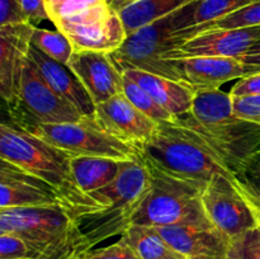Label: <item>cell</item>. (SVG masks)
<instances>
[{
  "label": "cell",
  "instance_id": "obj_5",
  "mask_svg": "<svg viewBox=\"0 0 260 259\" xmlns=\"http://www.w3.org/2000/svg\"><path fill=\"white\" fill-rule=\"evenodd\" d=\"M0 159L48 183L57 192L61 205L75 212L85 196L76 185L70 167V157L45 140L29 134L14 123L0 124Z\"/></svg>",
  "mask_w": 260,
  "mask_h": 259
},
{
  "label": "cell",
  "instance_id": "obj_29",
  "mask_svg": "<svg viewBox=\"0 0 260 259\" xmlns=\"http://www.w3.org/2000/svg\"><path fill=\"white\" fill-rule=\"evenodd\" d=\"M0 259H43L27 241L13 233L0 234Z\"/></svg>",
  "mask_w": 260,
  "mask_h": 259
},
{
  "label": "cell",
  "instance_id": "obj_16",
  "mask_svg": "<svg viewBox=\"0 0 260 259\" xmlns=\"http://www.w3.org/2000/svg\"><path fill=\"white\" fill-rule=\"evenodd\" d=\"M62 206L48 183L0 159V210Z\"/></svg>",
  "mask_w": 260,
  "mask_h": 259
},
{
  "label": "cell",
  "instance_id": "obj_12",
  "mask_svg": "<svg viewBox=\"0 0 260 259\" xmlns=\"http://www.w3.org/2000/svg\"><path fill=\"white\" fill-rule=\"evenodd\" d=\"M260 41V25L211 28L198 32L174 50L165 53L167 61L192 57L240 58Z\"/></svg>",
  "mask_w": 260,
  "mask_h": 259
},
{
  "label": "cell",
  "instance_id": "obj_3",
  "mask_svg": "<svg viewBox=\"0 0 260 259\" xmlns=\"http://www.w3.org/2000/svg\"><path fill=\"white\" fill-rule=\"evenodd\" d=\"M140 155L147 164L188 182L207 184L216 174L239 180L208 142L174 119L157 123Z\"/></svg>",
  "mask_w": 260,
  "mask_h": 259
},
{
  "label": "cell",
  "instance_id": "obj_19",
  "mask_svg": "<svg viewBox=\"0 0 260 259\" xmlns=\"http://www.w3.org/2000/svg\"><path fill=\"white\" fill-rule=\"evenodd\" d=\"M28 57L35 63L46 83L58 95L73 104L80 113H83L84 117H89L94 113L95 104L93 103L83 84L68 65L57 62L37 47L32 46V43H30Z\"/></svg>",
  "mask_w": 260,
  "mask_h": 259
},
{
  "label": "cell",
  "instance_id": "obj_11",
  "mask_svg": "<svg viewBox=\"0 0 260 259\" xmlns=\"http://www.w3.org/2000/svg\"><path fill=\"white\" fill-rule=\"evenodd\" d=\"M55 27L69 38L74 51L112 53L127 38L119 14L108 4L60 20Z\"/></svg>",
  "mask_w": 260,
  "mask_h": 259
},
{
  "label": "cell",
  "instance_id": "obj_39",
  "mask_svg": "<svg viewBox=\"0 0 260 259\" xmlns=\"http://www.w3.org/2000/svg\"><path fill=\"white\" fill-rule=\"evenodd\" d=\"M135 2H137V0H107L109 7H111L112 9L116 10L117 13H118L119 10L123 9V8H126L127 5L132 4V3Z\"/></svg>",
  "mask_w": 260,
  "mask_h": 259
},
{
  "label": "cell",
  "instance_id": "obj_31",
  "mask_svg": "<svg viewBox=\"0 0 260 259\" xmlns=\"http://www.w3.org/2000/svg\"><path fill=\"white\" fill-rule=\"evenodd\" d=\"M79 259H140L139 255L132 250L131 246L119 239L114 244L99 249H91L86 251Z\"/></svg>",
  "mask_w": 260,
  "mask_h": 259
},
{
  "label": "cell",
  "instance_id": "obj_2",
  "mask_svg": "<svg viewBox=\"0 0 260 259\" xmlns=\"http://www.w3.org/2000/svg\"><path fill=\"white\" fill-rule=\"evenodd\" d=\"M174 121L208 142L238 178L260 150V127L235 113L230 91L196 94L190 112Z\"/></svg>",
  "mask_w": 260,
  "mask_h": 259
},
{
  "label": "cell",
  "instance_id": "obj_24",
  "mask_svg": "<svg viewBox=\"0 0 260 259\" xmlns=\"http://www.w3.org/2000/svg\"><path fill=\"white\" fill-rule=\"evenodd\" d=\"M123 95L136 107L139 111H141L145 116L151 118L156 123L161 122H169L174 119V116L169 111L164 108L161 104L157 103L144 88L139 85L136 81L129 79L123 74Z\"/></svg>",
  "mask_w": 260,
  "mask_h": 259
},
{
  "label": "cell",
  "instance_id": "obj_28",
  "mask_svg": "<svg viewBox=\"0 0 260 259\" xmlns=\"http://www.w3.org/2000/svg\"><path fill=\"white\" fill-rule=\"evenodd\" d=\"M202 25V30L211 28H238L260 25V0L212 23H206Z\"/></svg>",
  "mask_w": 260,
  "mask_h": 259
},
{
  "label": "cell",
  "instance_id": "obj_23",
  "mask_svg": "<svg viewBox=\"0 0 260 259\" xmlns=\"http://www.w3.org/2000/svg\"><path fill=\"white\" fill-rule=\"evenodd\" d=\"M121 238L140 259H185L167 243L154 226L132 223Z\"/></svg>",
  "mask_w": 260,
  "mask_h": 259
},
{
  "label": "cell",
  "instance_id": "obj_30",
  "mask_svg": "<svg viewBox=\"0 0 260 259\" xmlns=\"http://www.w3.org/2000/svg\"><path fill=\"white\" fill-rule=\"evenodd\" d=\"M228 259H260V226L233 240Z\"/></svg>",
  "mask_w": 260,
  "mask_h": 259
},
{
  "label": "cell",
  "instance_id": "obj_33",
  "mask_svg": "<svg viewBox=\"0 0 260 259\" xmlns=\"http://www.w3.org/2000/svg\"><path fill=\"white\" fill-rule=\"evenodd\" d=\"M239 180L245 189L260 197V150L239 174Z\"/></svg>",
  "mask_w": 260,
  "mask_h": 259
},
{
  "label": "cell",
  "instance_id": "obj_7",
  "mask_svg": "<svg viewBox=\"0 0 260 259\" xmlns=\"http://www.w3.org/2000/svg\"><path fill=\"white\" fill-rule=\"evenodd\" d=\"M151 177V190L135 216L136 225H212L203 212L201 193L206 184L172 177L145 163Z\"/></svg>",
  "mask_w": 260,
  "mask_h": 259
},
{
  "label": "cell",
  "instance_id": "obj_6",
  "mask_svg": "<svg viewBox=\"0 0 260 259\" xmlns=\"http://www.w3.org/2000/svg\"><path fill=\"white\" fill-rule=\"evenodd\" d=\"M24 239L43 259H79L89 251L62 206L0 210V234Z\"/></svg>",
  "mask_w": 260,
  "mask_h": 259
},
{
  "label": "cell",
  "instance_id": "obj_37",
  "mask_svg": "<svg viewBox=\"0 0 260 259\" xmlns=\"http://www.w3.org/2000/svg\"><path fill=\"white\" fill-rule=\"evenodd\" d=\"M241 61L248 68L249 75L260 73V41L251 47V50L241 57Z\"/></svg>",
  "mask_w": 260,
  "mask_h": 259
},
{
  "label": "cell",
  "instance_id": "obj_32",
  "mask_svg": "<svg viewBox=\"0 0 260 259\" xmlns=\"http://www.w3.org/2000/svg\"><path fill=\"white\" fill-rule=\"evenodd\" d=\"M234 111L241 118L260 127V95L233 98Z\"/></svg>",
  "mask_w": 260,
  "mask_h": 259
},
{
  "label": "cell",
  "instance_id": "obj_14",
  "mask_svg": "<svg viewBox=\"0 0 260 259\" xmlns=\"http://www.w3.org/2000/svg\"><path fill=\"white\" fill-rule=\"evenodd\" d=\"M35 28L28 22L0 27V94L8 108L18 103Z\"/></svg>",
  "mask_w": 260,
  "mask_h": 259
},
{
  "label": "cell",
  "instance_id": "obj_10",
  "mask_svg": "<svg viewBox=\"0 0 260 259\" xmlns=\"http://www.w3.org/2000/svg\"><path fill=\"white\" fill-rule=\"evenodd\" d=\"M201 202L208 221L231 240L259 226L240 180L216 174L203 188Z\"/></svg>",
  "mask_w": 260,
  "mask_h": 259
},
{
  "label": "cell",
  "instance_id": "obj_21",
  "mask_svg": "<svg viewBox=\"0 0 260 259\" xmlns=\"http://www.w3.org/2000/svg\"><path fill=\"white\" fill-rule=\"evenodd\" d=\"M124 163L111 157L80 156L70 159V167L79 189L89 195L111 184L118 177Z\"/></svg>",
  "mask_w": 260,
  "mask_h": 259
},
{
  "label": "cell",
  "instance_id": "obj_20",
  "mask_svg": "<svg viewBox=\"0 0 260 259\" xmlns=\"http://www.w3.org/2000/svg\"><path fill=\"white\" fill-rule=\"evenodd\" d=\"M123 74L144 88L157 103L169 111L174 118L192 109L194 91L180 81L141 70H124Z\"/></svg>",
  "mask_w": 260,
  "mask_h": 259
},
{
  "label": "cell",
  "instance_id": "obj_8",
  "mask_svg": "<svg viewBox=\"0 0 260 259\" xmlns=\"http://www.w3.org/2000/svg\"><path fill=\"white\" fill-rule=\"evenodd\" d=\"M20 128L56 146L70 159L80 156L111 157L121 161L141 159L136 147L104 132L91 116L75 123H33Z\"/></svg>",
  "mask_w": 260,
  "mask_h": 259
},
{
  "label": "cell",
  "instance_id": "obj_15",
  "mask_svg": "<svg viewBox=\"0 0 260 259\" xmlns=\"http://www.w3.org/2000/svg\"><path fill=\"white\" fill-rule=\"evenodd\" d=\"M68 66L83 84L95 106L123 90V73L112 60L111 53L74 51Z\"/></svg>",
  "mask_w": 260,
  "mask_h": 259
},
{
  "label": "cell",
  "instance_id": "obj_25",
  "mask_svg": "<svg viewBox=\"0 0 260 259\" xmlns=\"http://www.w3.org/2000/svg\"><path fill=\"white\" fill-rule=\"evenodd\" d=\"M32 46L37 47L51 58L56 60L57 62L68 65L74 48L71 46L69 38L60 30H48L45 28L36 27L33 30Z\"/></svg>",
  "mask_w": 260,
  "mask_h": 259
},
{
  "label": "cell",
  "instance_id": "obj_22",
  "mask_svg": "<svg viewBox=\"0 0 260 259\" xmlns=\"http://www.w3.org/2000/svg\"><path fill=\"white\" fill-rule=\"evenodd\" d=\"M194 0H137L127 5L118 14L124 25L126 35L129 36L140 28L159 20Z\"/></svg>",
  "mask_w": 260,
  "mask_h": 259
},
{
  "label": "cell",
  "instance_id": "obj_4",
  "mask_svg": "<svg viewBox=\"0 0 260 259\" xmlns=\"http://www.w3.org/2000/svg\"><path fill=\"white\" fill-rule=\"evenodd\" d=\"M197 0L177 12L150 23L132 35L111 53L119 70H141L180 81L177 61H167L165 53L200 32L196 25Z\"/></svg>",
  "mask_w": 260,
  "mask_h": 259
},
{
  "label": "cell",
  "instance_id": "obj_1",
  "mask_svg": "<svg viewBox=\"0 0 260 259\" xmlns=\"http://www.w3.org/2000/svg\"><path fill=\"white\" fill-rule=\"evenodd\" d=\"M151 190V177L145 161H126L118 177L107 187L85 196L74 213L78 235L84 246H93L117 235H123Z\"/></svg>",
  "mask_w": 260,
  "mask_h": 259
},
{
  "label": "cell",
  "instance_id": "obj_34",
  "mask_svg": "<svg viewBox=\"0 0 260 259\" xmlns=\"http://www.w3.org/2000/svg\"><path fill=\"white\" fill-rule=\"evenodd\" d=\"M25 20L37 27L38 23L48 20L45 0H18Z\"/></svg>",
  "mask_w": 260,
  "mask_h": 259
},
{
  "label": "cell",
  "instance_id": "obj_9",
  "mask_svg": "<svg viewBox=\"0 0 260 259\" xmlns=\"http://www.w3.org/2000/svg\"><path fill=\"white\" fill-rule=\"evenodd\" d=\"M8 112L18 127L33 123H75L84 118L83 113L46 83L29 57L23 71L18 103L8 108Z\"/></svg>",
  "mask_w": 260,
  "mask_h": 259
},
{
  "label": "cell",
  "instance_id": "obj_26",
  "mask_svg": "<svg viewBox=\"0 0 260 259\" xmlns=\"http://www.w3.org/2000/svg\"><path fill=\"white\" fill-rule=\"evenodd\" d=\"M258 0H197L196 25L220 20Z\"/></svg>",
  "mask_w": 260,
  "mask_h": 259
},
{
  "label": "cell",
  "instance_id": "obj_35",
  "mask_svg": "<svg viewBox=\"0 0 260 259\" xmlns=\"http://www.w3.org/2000/svg\"><path fill=\"white\" fill-rule=\"evenodd\" d=\"M230 94L233 98L260 95V73L251 74L245 78L239 79L231 88Z\"/></svg>",
  "mask_w": 260,
  "mask_h": 259
},
{
  "label": "cell",
  "instance_id": "obj_17",
  "mask_svg": "<svg viewBox=\"0 0 260 259\" xmlns=\"http://www.w3.org/2000/svg\"><path fill=\"white\" fill-rule=\"evenodd\" d=\"M156 230L185 259H228L233 246V240L213 225H173Z\"/></svg>",
  "mask_w": 260,
  "mask_h": 259
},
{
  "label": "cell",
  "instance_id": "obj_38",
  "mask_svg": "<svg viewBox=\"0 0 260 259\" xmlns=\"http://www.w3.org/2000/svg\"><path fill=\"white\" fill-rule=\"evenodd\" d=\"M241 185H243V184H241ZM243 190H244V193L246 195V197H248L249 202H250L251 206H253L254 211H255L256 217H258V221H259V226H260V197H258V196H255V195H253V193H250L248 189H245L244 187H243Z\"/></svg>",
  "mask_w": 260,
  "mask_h": 259
},
{
  "label": "cell",
  "instance_id": "obj_27",
  "mask_svg": "<svg viewBox=\"0 0 260 259\" xmlns=\"http://www.w3.org/2000/svg\"><path fill=\"white\" fill-rule=\"evenodd\" d=\"M106 4L107 0H45L48 20L53 24Z\"/></svg>",
  "mask_w": 260,
  "mask_h": 259
},
{
  "label": "cell",
  "instance_id": "obj_18",
  "mask_svg": "<svg viewBox=\"0 0 260 259\" xmlns=\"http://www.w3.org/2000/svg\"><path fill=\"white\" fill-rule=\"evenodd\" d=\"M180 83L194 94L220 90L223 84L249 76L248 68L240 58L192 57L177 60Z\"/></svg>",
  "mask_w": 260,
  "mask_h": 259
},
{
  "label": "cell",
  "instance_id": "obj_13",
  "mask_svg": "<svg viewBox=\"0 0 260 259\" xmlns=\"http://www.w3.org/2000/svg\"><path fill=\"white\" fill-rule=\"evenodd\" d=\"M91 118L111 136L140 151L154 134L157 123L136 108L123 93L96 104Z\"/></svg>",
  "mask_w": 260,
  "mask_h": 259
},
{
  "label": "cell",
  "instance_id": "obj_36",
  "mask_svg": "<svg viewBox=\"0 0 260 259\" xmlns=\"http://www.w3.org/2000/svg\"><path fill=\"white\" fill-rule=\"evenodd\" d=\"M27 22L18 0H0V27Z\"/></svg>",
  "mask_w": 260,
  "mask_h": 259
}]
</instances>
